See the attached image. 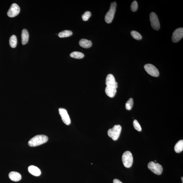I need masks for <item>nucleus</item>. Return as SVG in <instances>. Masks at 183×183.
<instances>
[{"mask_svg":"<svg viewBox=\"0 0 183 183\" xmlns=\"http://www.w3.org/2000/svg\"><path fill=\"white\" fill-rule=\"evenodd\" d=\"M122 159L123 165L126 168L131 167L133 165V158L132 154L130 151H126L124 153Z\"/></svg>","mask_w":183,"mask_h":183,"instance_id":"obj_3","label":"nucleus"},{"mask_svg":"<svg viewBox=\"0 0 183 183\" xmlns=\"http://www.w3.org/2000/svg\"><path fill=\"white\" fill-rule=\"evenodd\" d=\"M175 152L177 153H179L183 151V141L181 140L179 141L176 144L174 147Z\"/></svg>","mask_w":183,"mask_h":183,"instance_id":"obj_17","label":"nucleus"},{"mask_svg":"<svg viewBox=\"0 0 183 183\" xmlns=\"http://www.w3.org/2000/svg\"><path fill=\"white\" fill-rule=\"evenodd\" d=\"M73 33L72 31L70 30H64L62 31L58 34V36L60 38H65L69 37L72 36Z\"/></svg>","mask_w":183,"mask_h":183,"instance_id":"obj_19","label":"nucleus"},{"mask_svg":"<svg viewBox=\"0 0 183 183\" xmlns=\"http://www.w3.org/2000/svg\"><path fill=\"white\" fill-rule=\"evenodd\" d=\"M113 183H123L122 182L120 181L119 180L115 179L113 180Z\"/></svg>","mask_w":183,"mask_h":183,"instance_id":"obj_26","label":"nucleus"},{"mask_svg":"<svg viewBox=\"0 0 183 183\" xmlns=\"http://www.w3.org/2000/svg\"><path fill=\"white\" fill-rule=\"evenodd\" d=\"M28 169L29 173L35 176H39L41 174L40 169L37 167L34 166H29Z\"/></svg>","mask_w":183,"mask_h":183,"instance_id":"obj_12","label":"nucleus"},{"mask_svg":"<svg viewBox=\"0 0 183 183\" xmlns=\"http://www.w3.org/2000/svg\"><path fill=\"white\" fill-rule=\"evenodd\" d=\"M148 168L154 174L160 175L162 174L163 170V166L158 163H155L153 161H150L148 164Z\"/></svg>","mask_w":183,"mask_h":183,"instance_id":"obj_5","label":"nucleus"},{"mask_svg":"<svg viewBox=\"0 0 183 183\" xmlns=\"http://www.w3.org/2000/svg\"><path fill=\"white\" fill-rule=\"evenodd\" d=\"M21 37L23 45H25L28 43L29 39V33L26 29H23L21 33Z\"/></svg>","mask_w":183,"mask_h":183,"instance_id":"obj_14","label":"nucleus"},{"mask_svg":"<svg viewBox=\"0 0 183 183\" xmlns=\"http://www.w3.org/2000/svg\"><path fill=\"white\" fill-rule=\"evenodd\" d=\"M150 20L153 28L156 30H159L160 28V21L157 15L154 12L150 13Z\"/></svg>","mask_w":183,"mask_h":183,"instance_id":"obj_6","label":"nucleus"},{"mask_svg":"<svg viewBox=\"0 0 183 183\" xmlns=\"http://www.w3.org/2000/svg\"><path fill=\"white\" fill-rule=\"evenodd\" d=\"M59 112L63 122L67 125L70 124V118L67 110L65 109L60 108L59 109Z\"/></svg>","mask_w":183,"mask_h":183,"instance_id":"obj_9","label":"nucleus"},{"mask_svg":"<svg viewBox=\"0 0 183 183\" xmlns=\"http://www.w3.org/2000/svg\"><path fill=\"white\" fill-rule=\"evenodd\" d=\"M181 178V180H182V183H183V177H182Z\"/></svg>","mask_w":183,"mask_h":183,"instance_id":"obj_27","label":"nucleus"},{"mask_svg":"<svg viewBox=\"0 0 183 183\" xmlns=\"http://www.w3.org/2000/svg\"><path fill=\"white\" fill-rule=\"evenodd\" d=\"M9 44L11 47L15 48L17 47V37L15 35H12L10 37L9 39Z\"/></svg>","mask_w":183,"mask_h":183,"instance_id":"obj_18","label":"nucleus"},{"mask_svg":"<svg viewBox=\"0 0 183 183\" xmlns=\"http://www.w3.org/2000/svg\"><path fill=\"white\" fill-rule=\"evenodd\" d=\"M116 6V2H114L111 3L109 10L107 13L105 17V20L107 23H110L112 22L114 17Z\"/></svg>","mask_w":183,"mask_h":183,"instance_id":"obj_4","label":"nucleus"},{"mask_svg":"<svg viewBox=\"0 0 183 183\" xmlns=\"http://www.w3.org/2000/svg\"><path fill=\"white\" fill-rule=\"evenodd\" d=\"M9 178L14 181H19L21 179L20 174L16 172H11L9 174Z\"/></svg>","mask_w":183,"mask_h":183,"instance_id":"obj_13","label":"nucleus"},{"mask_svg":"<svg viewBox=\"0 0 183 183\" xmlns=\"http://www.w3.org/2000/svg\"><path fill=\"white\" fill-rule=\"evenodd\" d=\"M144 68L147 73L151 76L157 77L160 75L159 71L158 69L152 64H146L144 66Z\"/></svg>","mask_w":183,"mask_h":183,"instance_id":"obj_7","label":"nucleus"},{"mask_svg":"<svg viewBox=\"0 0 183 183\" xmlns=\"http://www.w3.org/2000/svg\"><path fill=\"white\" fill-rule=\"evenodd\" d=\"M138 5L137 2L136 1H134L132 3L131 6V9L132 11L135 12L138 9Z\"/></svg>","mask_w":183,"mask_h":183,"instance_id":"obj_25","label":"nucleus"},{"mask_svg":"<svg viewBox=\"0 0 183 183\" xmlns=\"http://www.w3.org/2000/svg\"><path fill=\"white\" fill-rule=\"evenodd\" d=\"M133 125L134 127L137 131L140 132L142 130V129L140 125L136 120H134L133 121Z\"/></svg>","mask_w":183,"mask_h":183,"instance_id":"obj_23","label":"nucleus"},{"mask_svg":"<svg viewBox=\"0 0 183 183\" xmlns=\"http://www.w3.org/2000/svg\"><path fill=\"white\" fill-rule=\"evenodd\" d=\"M48 137L44 135H39L35 136L28 142V145L30 147H34L39 146L47 142Z\"/></svg>","mask_w":183,"mask_h":183,"instance_id":"obj_1","label":"nucleus"},{"mask_svg":"<svg viewBox=\"0 0 183 183\" xmlns=\"http://www.w3.org/2000/svg\"><path fill=\"white\" fill-rule=\"evenodd\" d=\"M20 8L18 5L16 4H13L11 5L7 13V15L10 17H14L19 14Z\"/></svg>","mask_w":183,"mask_h":183,"instance_id":"obj_8","label":"nucleus"},{"mask_svg":"<svg viewBox=\"0 0 183 183\" xmlns=\"http://www.w3.org/2000/svg\"><path fill=\"white\" fill-rule=\"evenodd\" d=\"M91 13L89 11H87L82 16V19L83 21H87L91 17Z\"/></svg>","mask_w":183,"mask_h":183,"instance_id":"obj_24","label":"nucleus"},{"mask_svg":"<svg viewBox=\"0 0 183 183\" xmlns=\"http://www.w3.org/2000/svg\"><path fill=\"white\" fill-rule=\"evenodd\" d=\"M122 129V126L120 125H115L112 128L109 129L107 134L113 140L116 141L119 138Z\"/></svg>","mask_w":183,"mask_h":183,"instance_id":"obj_2","label":"nucleus"},{"mask_svg":"<svg viewBox=\"0 0 183 183\" xmlns=\"http://www.w3.org/2000/svg\"><path fill=\"white\" fill-rule=\"evenodd\" d=\"M106 85L107 87L117 88H118V83L116 82L115 77L112 74L107 75L106 79Z\"/></svg>","mask_w":183,"mask_h":183,"instance_id":"obj_11","label":"nucleus"},{"mask_svg":"<svg viewBox=\"0 0 183 183\" xmlns=\"http://www.w3.org/2000/svg\"><path fill=\"white\" fill-rule=\"evenodd\" d=\"M155 162H157V161H156V160H155Z\"/></svg>","mask_w":183,"mask_h":183,"instance_id":"obj_28","label":"nucleus"},{"mask_svg":"<svg viewBox=\"0 0 183 183\" xmlns=\"http://www.w3.org/2000/svg\"><path fill=\"white\" fill-rule=\"evenodd\" d=\"M70 56L72 58L76 59H81L84 57V54L83 53L77 51L72 52Z\"/></svg>","mask_w":183,"mask_h":183,"instance_id":"obj_20","label":"nucleus"},{"mask_svg":"<svg viewBox=\"0 0 183 183\" xmlns=\"http://www.w3.org/2000/svg\"><path fill=\"white\" fill-rule=\"evenodd\" d=\"M131 35L134 39L137 40H140L142 39L141 35L139 32L135 31H132L131 32Z\"/></svg>","mask_w":183,"mask_h":183,"instance_id":"obj_21","label":"nucleus"},{"mask_svg":"<svg viewBox=\"0 0 183 183\" xmlns=\"http://www.w3.org/2000/svg\"><path fill=\"white\" fill-rule=\"evenodd\" d=\"M133 100L132 98L129 99L126 104V108L127 110H130L133 106Z\"/></svg>","mask_w":183,"mask_h":183,"instance_id":"obj_22","label":"nucleus"},{"mask_svg":"<svg viewBox=\"0 0 183 183\" xmlns=\"http://www.w3.org/2000/svg\"><path fill=\"white\" fill-rule=\"evenodd\" d=\"M116 92V88L107 87V86L106 88L105 92L106 95L110 98H113L114 97Z\"/></svg>","mask_w":183,"mask_h":183,"instance_id":"obj_15","label":"nucleus"},{"mask_svg":"<svg viewBox=\"0 0 183 183\" xmlns=\"http://www.w3.org/2000/svg\"><path fill=\"white\" fill-rule=\"evenodd\" d=\"M79 44L81 47L85 48H90L92 45V43L90 40L82 39L80 40Z\"/></svg>","mask_w":183,"mask_h":183,"instance_id":"obj_16","label":"nucleus"},{"mask_svg":"<svg viewBox=\"0 0 183 183\" xmlns=\"http://www.w3.org/2000/svg\"><path fill=\"white\" fill-rule=\"evenodd\" d=\"M183 36V28H178L173 33L172 36V40L173 42L176 43L178 42L182 38Z\"/></svg>","mask_w":183,"mask_h":183,"instance_id":"obj_10","label":"nucleus"}]
</instances>
